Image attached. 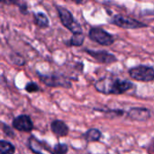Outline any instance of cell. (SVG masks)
<instances>
[{"label": "cell", "instance_id": "cell-1", "mask_svg": "<svg viewBox=\"0 0 154 154\" xmlns=\"http://www.w3.org/2000/svg\"><path fill=\"white\" fill-rule=\"evenodd\" d=\"M97 91L105 95H122L134 88V85L126 79L105 77L97 80L94 84Z\"/></svg>", "mask_w": 154, "mask_h": 154}, {"label": "cell", "instance_id": "cell-2", "mask_svg": "<svg viewBox=\"0 0 154 154\" xmlns=\"http://www.w3.org/2000/svg\"><path fill=\"white\" fill-rule=\"evenodd\" d=\"M56 9L59 14V17L60 19L61 23L69 32H71L72 34L83 33L81 25L75 20L74 16L72 15V14L69 9L61 5H56Z\"/></svg>", "mask_w": 154, "mask_h": 154}, {"label": "cell", "instance_id": "cell-3", "mask_svg": "<svg viewBox=\"0 0 154 154\" xmlns=\"http://www.w3.org/2000/svg\"><path fill=\"white\" fill-rule=\"evenodd\" d=\"M130 77L137 81L141 82H152L154 81V69L150 66L139 65L131 68L128 70Z\"/></svg>", "mask_w": 154, "mask_h": 154}, {"label": "cell", "instance_id": "cell-4", "mask_svg": "<svg viewBox=\"0 0 154 154\" xmlns=\"http://www.w3.org/2000/svg\"><path fill=\"white\" fill-rule=\"evenodd\" d=\"M111 23L123 29H139L148 26L137 19L124 14H115L111 19Z\"/></svg>", "mask_w": 154, "mask_h": 154}, {"label": "cell", "instance_id": "cell-5", "mask_svg": "<svg viewBox=\"0 0 154 154\" xmlns=\"http://www.w3.org/2000/svg\"><path fill=\"white\" fill-rule=\"evenodd\" d=\"M88 37L93 42L103 46H110L115 42L114 36L101 27H92L88 32Z\"/></svg>", "mask_w": 154, "mask_h": 154}, {"label": "cell", "instance_id": "cell-6", "mask_svg": "<svg viewBox=\"0 0 154 154\" xmlns=\"http://www.w3.org/2000/svg\"><path fill=\"white\" fill-rule=\"evenodd\" d=\"M38 76L41 81L48 87H51V88L61 87L66 88H71V83L60 75H42L38 72Z\"/></svg>", "mask_w": 154, "mask_h": 154}, {"label": "cell", "instance_id": "cell-7", "mask_svg": "<svg viewBox=\"0 0 154 154\" xmlns=\"http://www.w3.org/2000/svg\"><path fill=\"white\" fill-rule=\"evenodd\" d=\"M84 51L86 53H88L93 59H95L96 60H97L98 62L103 63V64H111V63L117 61V58L114 54H112L105 50L95 51V50L85 49Z\"/></svg>", "mask_w": 154, "mask_h": 154}, {"label": "cell", "instance_id": "cell-8", "mask_svg": "<svg viewBox=\"0 0 154 154\" xmlns=\"http://www.w3.org/2000/svg\"><path fill=\"white\" fill-rule=\"evenodd\" d=\"M13 127L15 130L29 133L33 129V123L31 117L27 115H20L13 119Z\"/></svg>", "mask_w": 154, "mask_h": 154}, {"label": "cell", "instance_id": "cell-9", "mask_svg": "<svg viewBox=\"0 0 154 154\" xmlns=\"http://www.w3.org/2000/svg\"><path fill=\"white\" fill-rule=\"evenodd\" d=\"M152 116L151 111L145 107H133L128 111V117L133 121L145 122Z\"/></svg>", "mask_w": 154, "mask_h": 154}, {"label": "cell", "instance_id": "cell-10", "mask_svg": "<svg viewBox=\"0 0 154 154\" xmlns=\"http://www.w3.org/2000/svg\"><path fill=\"white\" fill-rule=\"evenodd\" d=\"M28 146L29 148L36 154H56L54 152L51 151L45 144L35 139L33 136H32L28 140Z\"/></svg>", "mask_w": 154, "mask_h": 154}, {"label": "cell", "instance_id": "cell-11", "mask_svg": "<svg viewBox=\"0 0 154 154\" xmlns=\"http://www.w3.org/2000/svg\"><path fill=\"white\" fill-rule=\"evenodd\" d=\"M51 129L52 133L58 137H65L69 134V129L67 124L61 120H54L51 123Z\"/></svg>", "mask_w": 154, "mask_h": 154}, {"label": "cell", "instance_id": "cell-12", "mask_svg": "<svg viewBox=\"0 0 154 154\" xmlns=\"http://www.w3.org/2000/svg\"><path fill=\"white\" fill-rule=\"evenodd\" d=\"M33 18H34V23L35 24L40 27V28H47L50 26V21L49 18L47 17V15L42 13V12H39L33 14Z\"/></svg>", "mask_w": 154, "mask_h": 154}, {"label": "cell", "instance_id": "cell-13", "mask_svg": "<svg viewBox=\"0 0 154 154\" xmlns=\"http://www.w3.org/2000/svg\"><path fill=\"white\" fill-rule=\"evenodd\" d=\"M102 136L101 132L98 129L96 128H91L89 130H88L85 134H84V137L85 140L88 143H92V142H97L100 140Z\"/></svg>", "mask_w": 154, "mask_h": 154}, {"label": "cell", "instance_id": "cell-14", "mask_svg": "<svg viewBox=\"0 0 154 154\" xmlns=\"http://www.w3.org/2000/svg\"><path fill=\"white\" fill-rule=\"evenodd\" d=\"M15 147L5 140H1L0 142V154H14Z\"/></svg>", "mask_w": 154, "mask_h": 154}, {"label": "cell", "instance_id": "cell-15", "mask_svg": "<svg viewBox=\"0 0 154 154\" xmlns=\"http://www.w3.org/2000/svg\"><path fill=\"white\" fill-rule=\"evenodd\" d=\"M85 36L83 33H77V34H72V37L69 41V45L70 46H75L79 47L81 46L84 42Z\"/></svg>", "mask_w": 154, "mask_h": 154}, {"label": "cell", "instance_id": "cell-16", "mask_svg": "<svg viewBox=\"0 0 154 154\" xmlns=\"http://www.w3.org/2000/svg\"><path fill=\"white\" fill-rule=\"evenodd\" d=\"M10 60L14 64L17 66H23L25 64V60L18 53H12L10 55Z\"/></svg>", "mask_w": 154, "mask_h": 154}, {"label": "cell", "instance_id": "cell-17", "mask_svg": "<svg viewBox=\"0 0 154 154\" xmlns=\"http://www.w3.org/2000/svg\"><path fill=\"white\" fill-rule=\"evenodd\" d=\"M69 147L66 143H58L54 146L53 152L56 154H67Z\"/></svg>", "mask_w": 154, "mask_h": 154}, {"label": "cell", "instance_id": "cell-18", "mask_svg": "<svg viewBox=\"0 0 154 154\" xmlns=\"http://www.w3.org/2000/svg\"><path fill=\"white\" fill-rule=\"evenodd\" d=\"M24 89L27 92H29V93H35V92L40 91L39 86L36 83H34V82H29V83H27L26 86H25V88H24Z\"/></svg>", "mask_w": 154, "mask_h": 154}, {"label": "cell", "instance_id": "cell-19", "mask_svg": "<svg viewBox=\"0 0 154 154\" xmlns=\"http://www.w3.org/2000/svg\"><path fill=\"white\" fill-rule=\"evenodd\" d=\"M2 130L4 132V134L7 136V137H10V138H14L15 134L14 133V131L8 126L6 125L5 123H2Z\"/></svg>", "mask_w": 154, "mask_h": 154}, {"label": "cell", "instance_id": "cell-20", "mask_svg": "<svg viewBox=\"0 0 154 154\" xmlns=\"http://www.w3.org/2000/svg\"><path fill=\"white\" fill-rule=\"evenodd\" d=\"M147 150H148V152L149 153L154 154V138L152 139V141L149 143V144L147 146Z\"/></svg>", "mask_w": 154, "mask_h": 154}, {"label": "cell", "instance_id": "cell-21", "mask_svg": "<svg viewBox=\"0 0 154 154\" xmlns=\"http://www.w3.org/2000/svg\"><path fill=\"white\" fill-rule=\"evenodd\" d=\"M152 13H154V12H153V11H152ZM153 15H154V14H153Z\"/></svg>", "mask_w": 154, "mask_h": 154}]
</instances>
